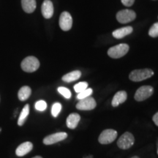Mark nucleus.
Masks as SVG:
<instances>
[{
  "label": "nucleus",
  "mask_w": 158,
  "mask_h": 158,
  "mask_svg": "<svg viewBox=\"0 0 158 158\" xmlns=\"http://www.w3.org/2000/svg\"><path fill=\"white\" fill-rule=\"evenodd\" d=\"M92 92H93V91H92V89L87 88L86 89H85L84 91H83V92L78 94V95H77V99H78V100H82V99L89 98V97H90L91 94H92Z\"/></svg>",
  "instance_id": "22"
},
{
  "label": "nucleus",
  "mask_w": 158,
  "mask_h": 158,
  "mask_svg": "<svg viewBox=\"0 0 158 158\" xmlns=\"http://www.w3.org/2000/svg\"><path fill=\"white\" fill-rule=\"evenodd\" d=\"M128 51H129V45L122 43L108 49V55L113 59H118L127 54Z\"/></svg>",
  "instance_id": "3"
},
{
  "label": "nucleus",
  "mask_w": 158,
  "mask_h": 158,
  "mask_svg": "<svg viewBox=\"0 0 158 158\" xmlns=\"http://www.w3.org/2000/svg\"><path fill=\"white\" fill-rule=\"evenodd\" d=\"M21 68L24 72L33 73L40 67V62L36 57L27 56L21 62Z\"/></svg>",
  "instance_id": "2"
},
{
  "label": "nucleus",
  "mask_w": 158,
  "mask_h": 158,
  "mask_svg": "<svg viewBox=\"0 0 158 158\" xmlns=\"http://www.w3.org/2000/svg\"><path fill=\"white\" fill-rule=\"evenodd\" d=\"M133 27H122V28L118 29L114 31L112 35L113 37L116 39H121L123 38L124 37L127 36V35L131 34L133 32Z\"/></svg>",
  "instance_id": "15"
},
{
  "label": "nucleus",
  "mask_w": 158,
  "mask_h": 158,
  "mask_svg": "<svg viewBox=\"0 0 158 158\" xmlns=\"http://www.w3.org/2000/svg\"><path fill=\"white\" fill-rule=\"evenodd\" d=\"M154 93V89L151 86H141L136 91L135 96V100L136 101L141 102L147 100L149 97L152 95Z\"/></svg>",
  "instance_id": "5"
},
{
  "label": "nucleus",
  "mask_w": 158,
  "mask_h": 158,
  "mask_svg": "<svg viewBox=\"0 0 158 158\" xmlns=\"http://www.w3.org/2000/svg\"><path fill=\"white\" fill-rule=\"evenodd\" d=\"M152 120H153V122H155V124H156V125L158 126V112H157V113H156L155 115L153 116Z\"/></svg>",
  "instance_id": "27"
},
{
  "label": "nucleus",
  "mask_w": 158,
  "mask_h": 158,
  "mask_svg": "<svg viewBox=\"0 0 158 158\" xmlns=\"http://www.w3.org/2000/svg\"><path fill=\"white\" fill-rule=\"evenodd\" d=\"M35 109L38 111H43L46 109L47 108V103L45 102V101L44 100H39L37 101L36 103H35Z\"/></svg>",
  "instance_id": "24"
},
{
  "label": "nucleus",
  "mask_w": 158,
  "mask_h": 158,
  "mask_svg": "<svg viewBox=\"0 0 158 158\" xmlns=\"http://www.w3.org/2000/svg\"><path fill=\"white\" fill-rule=\"evenodd\" d=\"M136 14L132 10H122L116 14V19L119 23H127L135 19Z\"/></svg>",
  "instance_id": "6"
},
{
  "label": "nucleus",
  "mask_w": 158,
  "mask_h": 158,
  "mask_svg": "<svg viewBox=\"0 0 158 158\" xmlns=\"http://www.w3.org/2000/svg\"><path fill=\"white\" fill-rule=\"evenodd\" d=\"M41 12L45 19H51L54 14V5L52 2L50 0H45L41 7Z\"/></svg>",
  "instance_id": "11"
},
{
  "label": "nucleus",
  "mask_w": 158,
  "mask_h": 158,
  "mask_svg": "<svg viewBox=\"0 0 158 158\" xmlns=\"http://www.w3.org/2000/svg\"><path fill=\"white\" fill-rule=\"evenodd\" d=\"M29 109H30L29 108V105L26 104L22 110H21V114H20L19 118L18 119V125L22 126L24 124L26 120H27L29 114Z\"/></svg>",
  "instance_id": "19"
},
{
  "label": "nucleus",
  "mask_w": 158,
  "mask_h": 158,
  "mask_svg": "<svg viewBox=\"0 0 158 158\" xmlns=\"http://www.w3.org/2000/svg\"><path fill=\"white\" fill-rule=\"evenodd\" d=\"M85 158H93V157H92V155H89V156H87V157H85Z\"/></svg>",
  "instance_id": "29"
},
{
  "label": "nucleus",
  "mask_w": 158,
  "mask_h": 158,
  "mask_svg": "<svg viewBox=\"0 0 158 158\" xmlns=\"http://www.w3.org/2000/svg\"><path fill=\"white\" fill-rule=\"evenodd\" d=\"M157 154H158V149H157Z\"/></svg>",
  "instance_id": "32"
},
{
  "label": "nucleus",
  "mask_w": 158,
  "mask_h": 158,
  "mask_svg": "<svg viewBox=\"0 0 158 158\" xmlns=\"http://www.w3.org/2000/svg\"><path fill=\"white\" fill-rule=\"evenodd\" d=\"M127 98V92H124V91H119V92H116L115 95L113 98V100H112V106L114 107H116L118 105L123 103L126 101Z\"/></svg>",
  "instance_id": "14"
},
{
  "label": "nucleus",
  "mask_w": 158,
  "mask_h": 158,
  "mask_svg": "<svg viewBox=\"0 0 158 158\" xmlns=\"http://www.w3.org/2000/svg\"><path fill=\"white\" fill-rule=\"evenodd\" d=\"M62 110V105L59 102H55L51 108V114L54 117H57Z\"/></svg>",
  "instance_id": "20"
},
{
  "label": "nucleus",
  "mask_w": 158,
  "mask_h": 158,
  "mask_svg": "<svg viewBox=\"0 0 158 158\" xmlns=\"http://www.w3.org/2000/svg\"><path fill=\"white\" fill-rule=\"evenodd\" d=\"M117 137V132L112 129L105 130L99 136L98 141L101 144H108L115 141Z\"/></svg>",
  "instance_id": "7"
},
{
  "label": "nucleus",
  "mask_w": 158,
  "mask_h": 158,
  "mask_svg": "<svg viewBox=\"0 0 158 158\" xmlns=\"http://www.w3.org/2000/svg\"><path fill=\"white\" fill-rule=\"evenodd\" d=\"M73 19L68 12H63L59 18V27L63 31H69L72 28Z\"/></svg>",
  "instance_id": "9"
},
{
  "label": "nucleus",
  "mask_w": 158,
  "mask_h": 158,
  "mask_svg": "<svg viewBox=\"0 0 158 158\" xmlns=\"http://www.w3.org/2000/svg\"><path fill=\"white\" fill-rule=\"evenodd\" d=\"M32 158H43V157H40V156H35V157H32Z\"/></svg>",
  "instance_id": "28"
},
{
  "label": "nucleus",
  "mask_w": 158,
  "mask_h": 158,
  "mask_svg": "<svg viewBox=\"0 0 158 158\" xmlns=\"http://www.w3.org/2000/svg\"><path fill=\"white\" fill-rule=\"evenodd\" d=\"M97 106L95 100L92 97L79 100L76 104V108L81 110H90L95 108Z\"/></svg>",
  "instance_id": "8"
},
{
  "label": "nucleus",
  "mask_w": 158,
  "mask_h": 158,
  "mask_svg": "<svg viewBox=\"0 0 158 158\" xmlns=\"http://www.w3.org/2000/svg\"><path fill=\"white\" fill-rule=\"evenodd\" d=\"M67 137H68V134L64 132H59V133L51 134V135L46 136L43 139V143L45 145H51V144L56 143L57 142L66 139Z\"/></svg>",
  "instance_id": "10"
},
{
  "label": "nucleus",
  "mask_w": 158,
  "mask_h": 158,
  "mask_svg": "<svg viewBox=\"0 0 158 158\" xmlns=\"http://www.w3.org/2000/svg\"><path fill=\"white\" fill-rule=\"evenodd\" d=\"M31 94V89L29 86H24L20 89L18 93V97L21 101H25L30 97Z\"/></svg>",
  "instance_id": "18"
},
{
  "label": "nucleus",
  "mask_w": 158,
  "mask_h": 158,
  "mask_svg": "<svg viewBox=\"0 0 158 158\" xmlns=\"http://www.w3.org/2000/svg\"><path fill=\"white\" fill-rule=\"evenodd\" d=\"M58 92L66 99H70L71 98V92L68 88L60 86L58 88Z\"/></svg>",
  "instance_id": "23"
},
{
  "label": "nucleus",
  "mask_w": 158,
  "mask_h": 158,
  "mask_svg": "<svg viewBox=\"0 0 158 158\" xmlns=\"http://www.w3.org/2000/svg\"><path fill=\"white\" fill-rule=\"evenodd\" d=\"M122 3L123 4L124 6H127V7H130L133 5V3L135 2V0H121Z\"/></svg>",
  "instance_id": "26"
},
{
  "label": "nucleus",
  "mask_w": 158,
  "mask_h": 158,
  "mask_svg": "<svg viewBox=\"0 0 158 158\" xmlns=\"http://www.w3.org/2000/svg\"><path fill=\"white\" fill-rule=\"evenodd\" d=\"M2 131V129H1V128H0V132H1Z\"/></svg>",
  "instance_id": "31"
},
{
  "label": "nucleus",
  "mask_w": 158,
  "mask_h": 158,
  "mask_svg": "<svg viewBox=\"0 0 158 158\" xmlns=\"http://www.w3.org/2000/svg\"><path fill=\"white\" fill-rule=\"evenodd\" d=\"M134 142H135V138H134L133 134L129 132H126L118 138L117 145L120 149H127L133 145Z\"/></svg>",
  "instance_id": "4"
},
{
  "label": "nucleus",
  "mask_w": 158,
  "mask_h": 158,
  "mask_svg": "<svg viewBox=\"0 0 158 158\" xmlns=\"http://www.w3.org/2000/svg\"><path fill=\"white\" fill-rule=\"evenodd\" d=\"M81 76V71L75 70L73 71V72L69 73L68 74L64 75V76H63L62 79L63 81L70 83L78 80V79L80 78Z\"/></svg>",
  "instance_id": "17"
},
{
  "label": "nucleus",
  "mask_w": 158,
  "mask_h": 158,
  "mask_svg": "<svg viewBox=\"0 0 158 158\" xmlns=\"http://www.w3.org/2000/svg\"><path fill=\"white\" fill-rule=\"evenodd\" d=\"M131 158H139L138 157V156H134V157H132Z\"/></svg>",
  "instance_id": "30"
},
{
  "label": "nucleus",
  "mask_w": 158,
  "mask_h": 158,
  "mask_svg": "<svg viewBox=\"0 0 158 158\" xmlns=\"http://www.w3.org/2000/svg\"><path fill=\"white\" fill-rule=\"evenodd\" d=\"M87 88H88V83L85 81L80 82L74 86V89L76 91V92H77L78 94L83 92V91H84L85 89H86Z\"/></svg>",
  "instance_id": "21"
},
{
  "label": "nucleus",
  "mask_w": 158,
  "mask_h": 158,
  "mask_svg": "<svg viewBox=\"0 0 158 158\" xmlns=\"http://www.w3.org/2000/svg\"><path fill=\"white\" fill-rule=\"evenodd\" d=\"M154 75V71L151 69H140V70H134L129 75V78L135 82L141 81L151 78Z\"/></svg>",
  "instance_id": "1"
},
{
  "label": "nucleus",
  "mask_w": 158,
  "mask_h": 158,
  "mask_svg": "<svg viewBox=\"0 0 158 158\" xmlns=\"http://www.w3.org/2000/svg\"><path fill=\"white\" fill-rule=\"evenodd\" d=\"M149 36L152 37H158V22L154 23L149 31Z\"/></svg>",
  "instance_id": "25"
},
{
  "label": "nucleus",
  "mask_w": 158,
  "mask_h": 158,
  "mask_svg": "<svg viewBox=\"0 0 158 158\" xmlns=\"http://www.w3.org/2000/svg\"><path fill=\"white\" fill-rule=\"evenodd\" d=\"M81 116L78 114L73 113L68 116L67 118L66 124L68 128L70 129H75L78 126V122H80Z\"/></svg>",
  "instance_id": "13"
},
{
  "label": "nucleus",
  "mask_w": 158,
  "mask_h": 158,
  "mask_svg": "<svg viewBox=\"0 0 158 158\" xmlns=\"http://www.w3.org/2000/svg\"><path fill=\"white\" fill-rule=\"evenodd\" d=\"M33 148V144L29 141L24 142V143H21V145H19L17 147L16 150H15V154L19 157H23L28 154L29 152L32 150Z\"/></svg>",
  "instance_id": "12"
},
{
  "label": "nucleus",
  "mask_w": 158,
  "mask_h": 158,
  "mask_svg": "<svg viewBox=\"0 0 158 158\" xmlns=\"http://www.w3.org/2000/svg\"><path fill=\"white\" fill-rule=\"evenodd\" d=\"M21 5L23 11L27 13H33L37 6L35 0H21Z\"/></svg>",
  "instance_id": "16"
}]
</instances>
